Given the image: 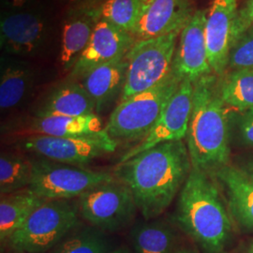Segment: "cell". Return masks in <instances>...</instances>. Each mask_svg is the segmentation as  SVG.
Masks as SVG:
<instances>
[{"instance_id":"cell-17","label":"cell","mask_w":253,"mask_h":253,"mask_svg":"<svg viewBox=\"0 0 253 253\" xmlns=\"http://www.w3.org/2000/svg\"><path fill=\"white\" fill-rule=\"evenodd\" d=\"M126 70L125 56L94 68L80 79L95 104L97 115L108 108L118 95L121 96L126 82Z\"/></svg>"},{"instance_id":"cell-3","label":"cell","mask_w":253,"mask_h":253,"mask_svg":"<svg viewBox=\"0 0 253 253\" xmlns=\"http://www.w3.org/2000/svg\"><path fill=\"white\" fill-rule=\"evenodd\" d=\"M214 73L195 82L186 144L192 168L208 174L229 164V108Z\"/></svg>"},{"instance_id":"cell-15","label":"cell","mask_w":253,"mask_h":253,"mask_svg":"<svg viewBox=\"0 0 253 253\" xmlns=\"http://www.w3.org/2000/svg\"><path fill=\"white\" fill-rule=\"evenodd\" d=\"M237 12L236 0H213L207 11L205 36L208 61L217 76H222L228 69Z\"/></svg>"},{"instance_id":"cell-20","label":"cell","mask_w":253,"mask_h":253,"mask_svg":"<svg viewBox=\"0 0 253 253\" xmlns=\"http://www.w3.org/2000/svg\"><path fill=\"white\" fill-rule=\"evenodd\" d=\"M30 188L0 197V243L1 249L8 246L10 237L28 217L45 203Z\"/></svg>"},{"instance_id":"cell-11","label":"cell","mask_w":253,"mask_h":253,"mask_svg":"<svg viewBox=\"0 0 253 253\" xmlns=\"http://www.w3.org/2000/svg\"><path fill=\"white\" fill-rule=\"evenodd\" d=\"M45 16L34 10H5L0 20L1 49L12 55H34L49 37Z\"/></svg>"},{"instance_id":"cell-33","label":"cell","mask_w":253,"mask_h":253,"mask_svg":"<svg viewBox=\"0 0 253 253\" xmlns=\"http://www.w3.org/2000/svg\"><path fill=\"white\" fill-rule=\"evenodd\" d=\"M240 168H241L252 179H253V160L249 161V162L244 163V165L241 166Z\"/></svg>"},{"instance_id":"cell-37","label":"cell","mask_w":253,"mask_h":253,"mask_svg":"<svg viewBox=\"0 0 253 253\" xmlns=\"http://www.w3.org/2000/svg\"><path fill=\"white\" fill-rule=\"evenodd\" d=\"M140 1H141V2H142V5H143V6H144V5H145V4H147V3H148V2H150V1H151V0H140Z\"/></svg>"},{"instance_id":"cell-9","label":"cell","mask_w":253,"mask_h":253,"mask_svg":"<svg viewBox=\"0 0 253 253\" xmlns=\"http://www.w3.org/2000/svg\"><path fill=\"white\" fill-rule=\"evenodd\" d=\"M118 144L103 127L96 133L86 135H28L19 142L18 147L40 158L83 166L96 159L114 153Z\"/></svg>"},{"instance_id":"cell-31","label":"cell","mask_w":253,"mask_h":253,"mask_svg":"<svg viewBox=\"0 0 253 253\" xmlns=\"http://www.w3.org/2000/svg\"><path fill=\"white\" fill-rule=\"evenodd\" d=\"M34 0H1L2 7L9 11L26 10L30 8Z\"/></svg>"},{"instance_id":"cell-18","label":"cell","mask_w":253,"mask_h":253,"mask_svg":"<svg viewBox=\"0 0 253 253\" xmlns=\"http://www.w3.org/2000/svg\"><path fill=\"white\" fill-rule=\"evenodd\" d=\"M213 176L225 190L232 215L242 226L253 231V179L240 167L230 164Z\"/></svg>"},{"instance_id":"cell-34","label":"cell","mask_w":253,"mask_h":253,"mask_svg":"<svg viewBox=\"0 0 253 253\" xmlns=\"http://www.w3.org/2000/svg\"><path fill=\"white\" fill-rule=\"evenodd\" d=\"M244 253H253V239L250 240L245 246Z\"/></svg>"},{"instance_id":"cell-30","label":"cell","mask_w":253,"mask_h":253,"mask_svg":"<svg viewBox=\"0 0 253 253\" xmlns=\"http://www.w3.org/2000/svg\"><path fill=\"white\" fill-rule=\"evenodd\" d=\"M238 131L243 143L253 146V108L243 112L238 125Z\"/></svg>"},{"instance_id":"cell-16","label":"cell","mask_w":253,"mask_h":253,"mask_svg":"<svg viewBox=\"0 0 253 253\" xmlns=\"http://www.w3.org/2000/svg\"><path fill=\"white\" fill-rule=\"evenodd\" d=\"M96 114L95 104L80 82L69 78L54 86L40 101L35 118L79 117Z\"/></svg>"},{"instance_id":"cell-36","label":"cell","mask_w":253,"mask_h":253,"mask_svg":"<svg viewBox=\"0 0 253 253\" xmlns=\"http://www.w3.org/2000/svg\"><path fill=\"white\" fill-rule=\"evenodd\" d=\"M107 253H129V252L126 250V248H118V249L111 250Z\"/></svg>"},{"instance_id":"cell-35","label":"cell","mask_w":253,"mask_h":253,"mask_svg":"<svg viewBox=\"0 0 253 253\" xmlns=\"http://www.w3.org/2000/svg\"><path fill=\"white\" fill-rule=\"evenodd\" d=\"M172 253H196L195 251L189 249V248H181L178 250H175Z\"/></svg>"},{"instance_id":"cell-28","label":"cell","mask_w":253,"mask_h":253,"mask_svg":"<svg viewBox=\"0 0 253 253\" xmlns=\"http://www.w3.org/2000/svg\"><path fill=\"white\" fill-rule=\"evenodd\" d=\"M228 68L231 71L253 69V27L238 37L230 49Z\"/></svg>"},{"instance_id":"cell-5","label":"cell","mask_w":253,"mask_h":253,"mask_svg":"<svg viewBox=\"0 0 253 253\" xmlns=\"http://www.w3.org/2000/svg\"><path fill=\"white\" fill-rule=\"evenodd\" d=\"M79 207L71 200H49L37 208L9 239L11 250L46 253L79 224Z\"/></svg>"},{"instance_id":"cell-32","label":"cell","mask_w":253,"mask_h":253,"mask_svg":"<svg viewBox=\"0 0 253 253\" xmlns=\"http://www.w3.org/2000/svg\"><path fill=\"white\" fill-rule=\"evenodd\" d=\"M71 4L79 5V7H96L100 4L102 0H65Z\"/></svg>"},{"instance_id":"cell-13","label":"cell","mask_w":253,"mask_h":253,"mask_svg":"<svg viewBox=\"0 0 253 253\" xmlns=\"http://www.w3.org/2000/svg\"><path fill=\"white\" fill-rule=\"evenodd\" d=\"M206 21L207 10H196L181 31L172 62V71L182 80L188 79L193 84L213 73L208 61L206 44Z\"/></svg>"},{"instance_id":"cell-6","label":"cell","mask_w":253,"mask_h":253,"mask_svg":"<svg viewBox=\"0 0 253 253\" xmlns=\"http://www.w3.org/2000/svg\"><path fill=\"white\" fill-rule=\"evenodd\" d=\"M180 33L133 42L126 54V82L119 102L153 87L171 73Z\"/></svg>"},{"instance_id":"cell-22","label":"cell","mask_w":253,"mask_h":253,"mask_svg":"<svg viewBox=\"0 0 253 253\" xmlns=\"http://www.w3.org/2000/svg\"><path fill=\"white\" fill-rule=\"evenodd\" d=\"M29 135L80 136L103 129L102 120L97 114L79 117H46L32 118L25 128Z\"/></svg>"},{"instance_id":"cell-1","label":"cell","mask_w":253,"mask_h":253,"mask_svg":"<svg viewBox=\"0 0 253 253\" xmlns=\"http://www.w3.org/2000/svg\"><path fill=\"white\" fill-rule=\"evenodd\" d=\"M191 170L187 144L182 140L160 144L118 163L113 174L131 190L145 220H151L172 204Z\"/></svg>"},{"instance_id":"cell-10","label":"cell","mask_w":253,"mask_h":253,"mask_svg":"<svg viewBox=\"0 0 253 253\" xmlns=\"http://www.w3.org/2000/svg\"><path fill=\"white\" fill-rule=\"evenodd\" d=\"M193 91V83L183 79L152 129L144 139L124 153L119 163L126 162L160 144L186 139L192 109Z\"/></svg>"},{"instance_id":"cell-24","label":"cell","mask_w":253,"mask_h":253,"mask_svg":"<svg viewBox=\"0 0 253 253\" xmlns=\"http://www.w3.org/2000/svg\"><path fill=\"white\" fill-rule=\"evenodd\" d=\"M219 93L228 108L246 112L253 108V69L231 71L219 82Z\"/></svg>"},{"instance_id":"cell-7","label":"cell","mask_w":253,"mask_h":253,"mask_svg":"<svg viewBox=\"0 0 253 253\" xmlns=\"http://www.w3.org/2000/svg\"><path fill=\"white\" fill-rule=\"evenodd\" d=\"M32 180L29 188L47 201L79 198L92 188L115 179L113 173L40 157L32 159Z\"/></svg>"},{"instance_id":"cell-27","label":"cell","mask_w":253,"mask_h":253,"mask_svg":"<svg viewBox=\"0 0 253 253\" xmlns=\"http://www.w3.org/2000/svg\"><path fill=\"white\" fill-rule=\"evenodd\" d=\"M111 251L106 237L94 227L74 229L57 245L53 253H107Z\"/></svg>"},{"instance_id":"cell-8","label":"cell","mask_w":253,"mask_h":253,"mask_svg":"<svg viewBox=\"0 0 253 253\" xmlns=\"http://www.w3.org/2000/svg\"><path fill=\"white\" fill-rule=\"evenodd\" d=\"M80 216L102 232H118L128 226L138 208L131 190L114 180L94 187L78 198Z\"/></svg>"},{"instance_id":"cell-26","label":"cell","mask_w":253,"mask_h":253,"mask_svg":"<svg viewBox=\"0 0 253 253\" xmlns=\"http://www.w3.org/2000/svg\"><path fill=\"white\" fill-rule=\"evenodd\" d=\"M142 8L140 0H102L93 9L98 20L106 21L131 34Z\"/></svg>"},{"instance_id":"cell-29","label":"cell","mask_w":253,"mask_h":253,"mask_svg":"<svg viewBox=\"0 0 253 253\" xmlns=\"http://www.w3.org/2000/svg\"><path fill=\"white\" fill-rule=\"evenodd\" d=\"M252 27H253V0H248L244 7L237 12L233 29L232 44L238 37Z\"/></svg>"},{"instance_id":"cell-2","label":"cell","mask_w":253,"mask_h":253,"mask_svg":"<svg viewBox=\"0 0 253 253\" xmlns=\"http://www.w3.org/2000/svg\"><path fill=\"white\" fill-rule=\"evenodd\" d=\"M216 179L192 168L181 189L174 219L203 253H224L233 235V222Z\"/></svg>"},{"instance_id":"cell-23","label":"cell","mask_w":253,"mask_h":253,"mask_svg":"<svg viewBox=\"0 0 253 253\" xmlns=\"http://www.w3.org/2000/svg\"><path fill=\"white\" fill-rule=\"evenodd\" d=\"M129 236L134 253H172L175 251V233L162 220L137 223Z\"/></svg>"},{"instance_id":"cell-12","label":"cell","mask_w":253,"mask_h":253,"mask_svg":"<svg viewBox=\"0 0 253 253\" xmlns=\"http://www.w3.org/2000/svg\"><path fill=\"white\" fill-rule=\"evenodd\" d=\"M134 42L130 33L103 20H98L89 42L74 65L70 77L80 80L94 68L126 56Z\"/></svg>"},{"instance_id":"cell-4","label":"cell","mask_w":253,"mask_h":253,"mask_svg":"<svg viewBox=\"0 0 253 253\" xmlns=\"http://www.w3.org/2000/svg\"><path fill=\"white\" fill-rule=\"evenodd\" d=\"M181 81L172 70L153 87L120 101L104 126L109 136L118 143L139 142L144 139L162 116Z\"/></svg>"},{"instance_id":"cell-19","label":"cell","mask_w":253,"mask_h":253,"mask_svg":"<svg viewBox=\"0 0 253 253\" xmlns=\"http://www.w3.org/2000/svg\"><path fill=\"white\" fill-rule=\"evenodd\" d=\"M97 21L93 7H79L64 21L59 61L65 71H72L84 51Z\"/></svg>"},{"instance_id":"cell-14","label":"cell","mask_w":253,"mask_h":253,"mask_svg":"<svg viewBox=\"0 0 253 253\" xmlns=\"http://www.w3.org/2000/svg\"><path fill=\"white\" fill-rule=\"evenodd\" d=\"M195 11L191 0H151L143 6L131 36L137 42L181 32Z\"/></svg>"},{"instance_id":"cell-25","label":"cell","mask_w":253,"mask_h":253,"mask_svg":"<svg viewBox=\"0 0 253 253\" xmlns=\"http://www.w3.org/2000/svg\"><path fill=\"white\" fill-rule=\"evenodd\" d=\"M32 160L12 151L0 155V194L5 195L29 188L32 180Z\"/></svg>"},{"instance_id":"cell-38","label":"cell","mask_w":253,"mask_h":253,"mask_svg":"<svg viewBox=\"0 0 253 253\" xmlns=\"http://www.w3.org/2000/svg\"><path fill=\"white\" fill-rule=\"evenodd\" d=\"M8 253H23V252H19V251H14V250H12V252H9Z\"/></svg>"},{"instance_id":"cell-21","label":"cell","mask_w":253,"mask_h":253,"mask_svg":"<svg viewBox=\"0 0 253 253\" xmlns=\"http://www.w3.org/2000/svg\"><path fill=\"white\" fill-rule=\"evenodd\" d=\"M34 84V71L23 61L2 59L0 75V108L4 113L19 106Z\"/></svg>"}]
</instances>
